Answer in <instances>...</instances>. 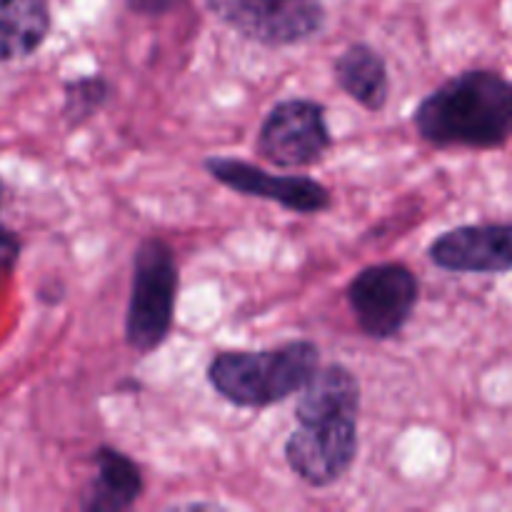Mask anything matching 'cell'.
I'll return each mask as SVG.
<instances>
[{
    "instance_id": "1",
    "label": "cell",
    "mask_w": 512,
    "mask_h": 512,
    "mask_svg": "<svg viewBox=\"0 0 512 512\" xmlns=\"http://www.w3.org/2000/svg\"><path fill=\"white\" fill-rule=\"evenodd\" d=\"M413 125L435 148H503L512 140V80L498 70H463L420 100Z\"/></svg>"
},
{
    "instance_id": "2",
    "label": "cell",
    "mask_w": 512,
    "mask_h": 512,
    "mask_svg": "<svg viewBox=\"0 0 512 512\" xmlns=\"http://www.w3.org/2000/svg\"><path fill=\"white\" fill-rule=\"evenodd\" d=\"M320 368L313 340H290L278 348L225 350L208 365V383L220 398L238 408H270L300 393Z\"/></svg>"
},
{
    "instance_id": "3",
    "label": "cell",
    "mask_w": 512,
    "mask_h": 512,
    "mask_svg": "<svg viewBox=\"0 0 512 512\" xmlns=\"http://www.w3.org/2000/svg\"><path fill=\"white\" fill-rule=\"evenodd\" d=\"M178 265L163 238H143L133 255V283L125 315V343L133 353L148 355L168 340L178 300Z\"/></svg>"
},
{
    "instance_id": "4",
    "label": "cell",
    "mask_w": 512,
    "mask_h": 512,
    "mask_svg": "<svg viewBox=\"0 0 512 512\" xmlns=\"http://www.w3.org/2000/svg\"><path fill=\"white\" fill-rule=\"evenodd\" d=\"M210 13L253 43L290 48L325 28L323 0H205Z\"/></svg>"
},
{
    "instance_id": "5",
    "label": "cell",
    "mask_w": 512,
    "mask_h": 512,
    "mask_svg": "<svg viewBox=\"0 0 512 512\" xmlns=\"http://www.w3.org/2000/svg\"><path fill=\"white\" fill-rule=\"evenodd\" d=\"M345 295L368 338L393 340L418 305L420 283L405 263H375L350 280Z\"/></svg>"
},
{
    "instance_id": "6",
    "label": "cell",
    "mask_w": 512,
    "mask_h": 512,
    "mask_svg": "<svg viewBox=\"0 0 512 512\" xmlns=\"http://www.w3.org/2000/svg\"><path fill=\"white\" fill-rule=\"evenodd\" d=\"M255 145L268 163L285 170L320 163L333 145L325 105L310 98L280 100L265 115Z\"/></svg>"
},
{
    "instance_id": "7",
    "label": "cell",
    "mask_w": 512,
    "mask_h": 512,
    "mask_svg": "<svg viewBox=\"0 0 512 512\" xmlns=\"http://www.w3.org/2000/svg\"><path fill=\"white\" fill-rule=\"evenodd\" d=\"M358 455L355 418L298 423L285 443L290 470L310 488H330L345 478Z\"/></svg>"
},
{
    "instance_id": "8",
    "label": "cell",
    "mask_w": 512,
    "mask_h": 512,
    "mask_svg": "<svg viewBox=\"0 0 512 512\" xmlns=\"http://www.w3.org/2000/svg\"><path fill=\"white\" fill-rule=\"evenodd\" d=\"M205 170L210 178L250 198L270 200L280 208L300 215H318L333 205L330 190L308 175H270L268 170L238 158H208Z\"/></svg>"
},
{
    "instance_id": "9",
    "label": "cell",
    "mask_w": 512,
    "mask_h": 512,
    "mask_svg": "<svg viewBox=\"0 0 512 512\" xmlns=\"http://www.w3.org/2000/svg\"><path fill=\"white\" fill-rule=\"evenodd\" d=\"M430 260L450 273L500 275L512 270V223L460 225L430 243Z\"/></svg>"
},
{
    "instance_id": "10",
    "label": "cell",
    "mask_w": 512,
    "mask_h": 512,
    "mask_svg": "<svg viewBox=\"0 0 512 512\" xmlns=\"http://www.w3.org/2000/svg\"><path fill=\"white\" fill-rule=\"evenodd\" d=\"M95 475L80 493V510L123 512L140 500L145 490L140 465L118 448L100 445L93 453Z\"/></svg>"
},
{
    "instance_id": "11",
    "label": "cell",
    "mask_w": 512,
    "mask_h": 512,
    "mask_svg": "<svg viewBox=\"0 0 512 512\" xmlns=\"http://www.w3.org/2000/svg\"><path fill=\"white\" fill-rule=\"evenodd\" d=\"M360 383L345 365H325L310 375L295 403L298 423H323L333 418H358Z\"/></svg>"
},
{
    "instance_id": "12",
    "label": "cell",
    "mask_w": 512,
    "mask_h": 512,
    "mask_svg": "<svg viewBox=\"0 0 512 512\" xmlns=\"http://www.w3.org/2000/svg\"><path fill=\"white\" fill-rule=\"evenodd\" d=\"M335 83L348 98L370 113H380L388 105L390 78L388 63L368 43H353L338 55L333 65Z\"/></svg>"
},
{
    "instance_id": "13",
    "label": "cell",
    "mask_w": 512,
    "mask_h": 512,
    "mask_svg": "<svg viewBox=\"0 0 512 512\" xmlns=\"http://www.w3.org/2000/svg\"><path fill=\"white\" fill-rule=\"evenodd\" d=\"M48 33V0H0V63L33 55Z\"/></svg>"
},
{
    "instance_id": "14",
    "label": "cell",
    "mask_w": 512,
    "mask_h": 512,
    "mask_svg": "<svg viewBox=\"0 0 512 512\" xmlns=\"http://www.w3.org/2000/svg\"><path fill=\"white\" fill-rule=\"evenodd\" d=\"M63 120L68 128H80L100 113L113 98V83L105 75H80L65 83Z\"/></svg>"
},
{
    "instance_id": "15",
    "label": "cell",
    "mask_w": 512,
    "mask_h": 512,
    "mask_svg": "<svg viewBox=\"0 0 512 512\" xmlns=\"http://www.w3.org/2000/svg\"><path fill=\"white\" fill-rule=\"evenodd\" d=\"M3 180H0V213H3ZM20 238L3 223V215H0V275L10 273L15 268L20 258Z\"/></svg>"
},
{
    "instance_id": "16",
    "label": "cell",
    "mask_w": 512,
    "mask_h": 512,
    "mask_svg": "<svg viewBox=\"0 0 512 512\" xmlns=\"http://www.w3.org/2000/svg\"><path fill=\"white\" fill-rule=\"evenodd\" d=\"M180 3H183V0H125V5H128L133 13L148 15V18H158V15L170 13V10L178 8Z\"/></svg>"
}]
</instances>
